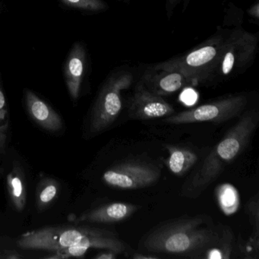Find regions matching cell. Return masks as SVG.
Listing matches in <instances>:
<instances>
[{
    "instance_id": "obj_1",
    "label": "cell",
    "mask_w": 259,
    "mask_h": 259,
    "mask_svg": "<svg viewBox=\"0 0 259 259\" xmlns=\"http://www.w3.org/2000/svg\"><path fill=\"white\" fill-rule=\"evenodd\" d=\"M220 241L219 226L208 215L168 220L143 235L139 251L190 258H209Z\"/></svg>"
},
{
    "instance_id": "obj_2",
    "label": "cell",
    "mask_w": 259,
    "mask_h": 259,
    "mask_svg": "<svg viewBox=\"0 0 259 259\" xmlns=\"http://www.w3.org/2000/svg\"><path fill=\"white\" fill-rule=\"evenodd\" d=\"M23 250L54 251L72 246L110 250L116 254L131 257L133 248L117 233L107 229L91 226H51L27 232L17 242Z\"/></svg>"
},
{
    "instance_id": "obj_3",
    "label": "cell",
    "mask_w": 259,
    "mask_h": 259,
    "mask_svg": "<svg viewBox=\"0 0 259 259\" xmlns=\"http://www.w3.org/2000/svg\"><path fill=\"white\" fill-rule=\"evenodd\" d=\"M259 122L257 110L244 112L196 170L183 185L182 193L195 198L199 196L221 175L226 166L233 162L249 143Z\"/></svg>"
},
{
    "instance_id": "obj_4",
    "label": "cell",
    "mask_w": 259,
    "mask_h": 259,
    "mask_svg": "<svg viewBox=\"0 0 259 259\" xmlns=\"http://www.w3.org/2000/svg\"><path fill=\"white\" fill-rule=\"evenodd\" d=\"M225 37L224 34L218 33L185 55L158 63L153 68L177 71L185 75L192 86L210 83L213 79Z\"/></svg>"
},
{
    "instance_id": "obj_5",
    "label": "cell",
    "mask_w": 259,
    "mask_h": 259,
    "mask_svg": "<svg viewBox=\"0 0 259 259\" xmlns=\"http://www.w3.org/2000/svg\"><path fill=\"white\" fill-rule=\"evenodd\" d=\"M133 82V74L126 71H119L109 76L91 112L89 124L91 134H101L114 123L122 111V92L127 90Z\"/></svg>"
},
{
    "instance_id": "obj_6",
    "label": "cell",
    "mask_w": 259,
    "mask_h": 259,
    "mask_svg": "<svg viewBox=\"0 0 259 259\" xmlns=\"http://www.w3.org/2000/svg\"><path fill=\"white\" fill-rule=\"evenodd\" d=\"M258 37L243 29L231 31L224 39L213 80L227 78L246 69L257 53Z\"/></svg>"
},
{
    "instance_id": "obj_7",
    "label": "cell",
    "mask_w": 259,
    "mask_h": 259,
    "mask_svg": "<svg viewBox=\"0 0 259 259\" xmlns=\"http://www.w3.org/2000/svg\"><path fill=\"white\" fill-rule=\"evenodd\" d=\"M248 102V98L245 95H231L185 111L174 113L165 117V122L172 125L226 122L243 113Z\"/></svg>"
},
{
    "instance_id": "obj_8",
    "label": "cell",
    "mask_w": 259,
    "mask_h": 259,
    "mask_svg": "<svg viewBox=\"0 0 259 259\" xmlns=\"http://www.w3.org/2000/svg\"><path fill=\"white\" fill-rule=\"evenodd\" d=\"M161 177L158 165L143 160L116 163L103 174V181L110 187L131 190L149 187Z\"/></svg>"
},
{
    "instance_id": "obj_9",
    "label": "cell",
    "mask_w": 259,
    "mask_h": 259,
    "mask_svg": "<svg viewBox=\"0 0 259 259\" xmlns=\"http://www.w3.org/2000/svg\"><path fill=\"white\" fill-rule=\"evenodd\" d=\"M175 113L174 107L161 96L153 93L139 81L128 104V114L136 120H151Z\"/></svg>"
},
{
    "instance_id": "obj_10",
    "label": "cell",
    "mask_w": 259,
    "mask_h": 259,
    "mask_svg": "<svg viewBox=\"0 0 259 259\" xmlns=\"http://www.w3.org/2000/svg\"><path fill=\"white\" fill-rule=\"evenodd\" d=\"M140 208L141 206L132 203L112 202L83 212L78 216L73 215L69 220L76 224H115L128 219Z\"/></svg>"
},
{
    "instance_id": "obj_11",
    "label": "cell",
    "mask_w": 259,
    "mask_h": 259,
    "mask_svg": "<svg viewBox=\"0 0 259 259\" xmlns=\"http://www.w3.org/2000/svg\"><path fill=\"white\" fill-rule=\"evenodd\" d=\"M140 81L148 90L161 97L172 95L187 86H192L191 81L177 71L153 67L145 71Z\"/></svg>"
},
{
    "instance_id": "obj_12",
    "label": "cell",
    "mask_w": 259,
    "mask_h": 259,
    "mask_svg": "<svg viewBox=\"0 0 259 259\" xmlns=\"http://www.w3.org/2000/svg\"><path fill=\"white\" fill-rule=\"evenodd\" d=\"M87 52L84 45L76 42L72 45L64 66V78L69 96L76 101L81 94L88 63Z\"/></svg>"
},
{
    "instance_id": "obj_13",
    "label": "cell",
    "mask_w": 259,
    "mask_h": 259,
    "mask_svg": "<svg viewBox=\"0 0 259 259\" xmlns=\"http://www.w3.org/2000/svg\"><path fill=\"white\" fill-rule=\"evenodd\" d=\"M24 98L28 115L40 128L51 133H59L63 130V118L46 101L29 89L25 91Z\"/></svg>"
},
{
    "instance_id": "obj_14",
    "label": "cell",
    "mask_w": 259,
    "mask_h": 259,
    "mask_svg": "<svg viewBox=\"0 0 259 259\" xmlns=\"http://www.w3.org/2000/svg\"><path fill=\"white\" fill-rule=\"evenodd\" d=\"M9 197L13 207L18 212L23 211L27 204L26 180L19 165L13 166L7 177Z\"/></svg>"
},
{
    "instance_id": "obj_15",
    "label": "cell",
    "mask_w": 259,
    "mask_h": 259,
    "mask_svg": "<svg viewBox=\"0 0 259 259\" xmlns=\"http://www.w3.org/2000/svg\"><path fill=\"white\" fill-rule=\"evenodd\" d=\"M166 148L169 152L166 164L174 175H184L198 161V155L192 150L171 145Z\"/></svg>"
},
{
    "instance_id": "obj_16",
    "label": "cell",
    "mask_w": 259,
    "mask_h": 259,
    "mask_svg": "<svg viewBox=\"0 0 259 259\" xmlns=\"http://www.w3.org/2000/svg\"><path fill=\"white\" fill-rule=\"evenodd\" d=\"M60 185L57 180L51 177H43L36 189L35 204L38 211L49 208L58 198Z\"/></svg>"
},
{
    "instance_id": "obj_17",
    "label": "cell",
    "mask_w": 259,
    "mask_h": 259,
    "mask_svg": "<svg viewBox=\"0 0 259 259\" xmlns=\"http://www.w3.org/2000/svg\"><path fill=\"white\" fill-rule=\"evenodd\" d=\"M220 230V241L217 249L209 258H231L235 247V238L231 228L228 226L218 224Z\"/></svg>"
},
{
    "instance_id": "obj_18",
    "label": "cell",
    "mask_w": 259,
    "mask_h": 259,
    "mask_svg": "<svg viewBox=\"0 0 259 259\" xmlns=\"http://www.w3.org/2000/svg\"><path fill=\"white\" fill-rule=\"evenodd\" d=\"M66 7L89 13H100L108 9L104 0H58Z\"/></svg>"
},
{
    "instance_id": "obj_19",
    "label": "cell",
    "mask_w": 259,
    "mask_h": 259,
    "mask_svg": "<svg viewBox=\"0 0 259 259\" xmlns=\"http://www.w3.org/2000/svg\"><path fill=\"white\" fill-rule=\"evenodd\" d=\"M238 251L239 256L242 258L257 259L258 258L259 237L251 236L244 240L239 238L238 241Z\"/></svg>"
},
{
    "instance_id": "obj_20",
    "label": "cell",
    "mask_w": 259,
    "mask_h": 259,
    "mask_svg": "<svg viewBox=\"0 0 259 259\" xmlns=\"http://www.w3.org/2000/svg\"><path fill=\"white\" fill-rule=\"evenodd\" d=\"M259 198L256 194L248 201L246 204V211L249 218L250 224L252 227V236L259 237Z\"/></svg>"
},
{
    "instance_id": "obj_21",
    "label": "cell",
    "mask_w": 259,
    "mask_h": 259,
    "mask_svg": "<svg viewBox=\"0 0 259 259\" xmlns=\"http://www.w3.org/2000/svg\"><path fill=\"white\" fill-rule=\"evenodd\" d=\"M7 100H6L5 94L3 89L1 78H0V122L3 124H8L6 122L7 119Z\"/></svg>"
},
{
    "instance_id": "obj_22",
    "label": "cell",
    "mask_w": 259,
    "mask_h": 259,
    "mask_svg": "<svg viewBox=\"0 0 259 259\" xmlns=\"http://www.w3.org/2000/svg\"><path fill=\"white\" fill-rule=\"evenodd\" d=\"M7 127H8V124H3L0 122V155L2 154L4 145H5Z\"/></svg>"
},
{
    "instance_id": "obj_23",
    "label": "cell",
    "mask_w": 259,
    "mask_h": 259,
    "mask_svg": "<svg viewBox=\"0 0 259 259\" xmlns=\"http://www.w3.org/2000/svg\"><path fill=\"white\" fill-rule=\"evenodd\" d=\"M180 0H166V13L168 19H170L172 16L174 10L178 5Z\"/></svg>"
},
{
    "instance_id": "obj_24",
    "label": "cell",
    "mask_w": 259,
    "mask_h": 259,
    "mask_svg": "<svg viewBox=\"0 0 259 259\" xmlns=\"http://www.w3.org/2000/svg\"><path fill=\"white\" fill-rule=\"evenodd\" d=\"M119 254L110 250H105V251L99 253L95 256V259H116Z\"/></svg>"
},
{
    "instance_id": "obj_25",
    "label": "cell",
    "mask_w": 259,
    "mask_h": 259,
    "mask_svg": "<svg viewBox=\"0 0 259 259\" xmlns=\"http://www.w3.org/2000/svg\"><path fill=\"white\" fill-rule=\"evenodd\" d=\"M248 16L255 20H258L259 19V4L258 2H256L254 5L251 6L248 11H247Z\"/></svg>"
},
{
    "instance_id": "obj_26",
    "label": "cell",
    "mask_w": 259,
    "mask_h": 259,
    "mask_svg": "<svg viewBox=\"0 0 259 259\" xmlns=\"http://www.w3.org/2000/svg\"><path fill=\"white\" fill-rule=\"evenodd\" d=\"M132 258L134 259H155L159 258L158 256L154 255V254H147V253L141 252H134L133 253L131 256Z\"/></svg>"
},
{
    "instance_id": "obj_27",
    "label": "cell",
    "mask_w": 259,
    "mask_h": 259,
    "mask_svg": "<svg viewBox=\"0 0 259 259\" xmlns=\"http://www.w3.org/2000/svg\"><path fill=\"white\" fill-rule=\"evenodd\" d=\"M183 1H184V4H183V11H185L186 8H187L189 3H190L191 0H183Z\"/></svg>"
},
{
    "instance_id": "obj_28",
    "label": "cell",
    "mask_w": 259,
    "mask_h": 259,
    "mask_svg": "<svg viewBox=\"0 0 259 259\" xmlns=\"http://www.w3.org/2000/svg\"><path fill=\"white\" fill-rule=\"evenodd\" d=\"M119 2H123L125 4H130V0H117Z\"/></svg>"
}]
</instances>
